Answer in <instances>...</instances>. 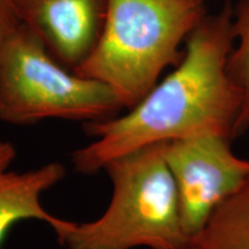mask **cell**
<instances>
[{
    "instance_id": "obj_5",
    "label": "cell",
    "mask_w": 249,
    "mask_h": 249,
    "mask_svg": "<svg viewBox=\"0 0 249 249\" xmlns=\"http://www.w3.org/2000/svg\"><path fill=\"white\" fill-rule=\"evenodd\" d=\"M231 141L205 134L165 142V160L176 182L188 238L201 231L218 205L249 179V160L233 154Z\"/></svg>"
},
{
    "instance_id": "obj_3",
    "label": "cell",
    "mask_w": 249,
    "mask_h": 249,
    "mask_svg": "<svg viewBox=\"0 0 249 249\" xmlns=\"http://www.w3.org/2000/svg\"><path fill=\"white\" fill-rule=\"evenodd\" d=\"M207 15L205 0H107L102 31L74 71L107 85L124 110L135 107Z\"/></svg>"
},
{
    "instance_id": "obj_9",
    "label": "cell",
    "mask_w": 249,
    "mask_h": 249,
    "mask_svg": "<svg viewBox=\"0 0 249 249\" xmlns=\"http://www.w3.org/2000/svg\"><path fill=\"white\" fill-rule=\"evenodd\" d=\"M232 30L234 42L227 59V74L242 95L241 111L233 128L232 139L249 128V0H236L232 6Z\"/></svg>"
},
{
    "instance_id": "obj_2",
    "label": "cell",
    "mask_w": 249,
    "mask_h": 249,
    "mask_svg": "<svg viewBox=\"0 0 249 249\" xmlns=\"http://www.w3.org/2000/svg\"><path fill=\"white\" fill-rule=\"evenodd\" d=\"M165 142L121 155L103 171L112 185L108 205L89 222L59 218L52 231L65 249H185L178 192Z\"/></svg>"
},
{
    "instance_id": "obj_7",
    "label": "cell",
    "mask_w": 249,
    "mask_h": 249,
    "mask_svg": "<svg viewBox=\"0 0 249 249\" xmlns=\"http://www.w3.org/2000/svg\"><path fill=\"white\" fill-rule=\"evenodd\" d=\"M15 158L17 148L13 143L0 140V248L18 223L38 220L52 229L60 218L45 209L43 196L65 179V165L49 161L17 172L11 170Z\"/></svg>"
},
{
    "instance_id": "obj_8",
    "label": "cell",
    "mask_w": 249,
    "mask_h": 249,
    "mask_svg": "<svg viewBox=\"0 0 249 249\" xmlns=\"http://www.w3.org/2000/svg\"><path fill=\"white\" fill-rule=\"evenodd\" d=\"M185 249H249V179L218 205Z\"/></svg>"
},
{
    "instance_id": "obj_6",
    "label": "cell",
    "mask_w": 249,
    "mask_h": 249,
    "mask_svg": "<svg viewBox=\"0 0 249 249\" xmlns=\"http://www.w3.org/2000/svg\"><path fill=\"white\" fill-rule=\"evenodd\" d=\"M20 23L71 70L88 57L104 24L107 0H14Z\"/></svg>"
},
{
    "instance_id": "obj_10",
    "label": "cell",
    "mask_w": 249,
    "mask_h": 249,
    "mask_svg": "<svg viewBox=\"0 0 249 249\" xmlns=\"http://www.w3.org/2000/svg\"><path fill=\"white\" fill-rule=\"evenodd\" d=\"M18 24L20 21L15 11L14 0H0V45Z\"/></svg>"
},
{
    "instance_id": "obj_1",
    "label": "cell",
    "mask_w": 249,
    "mask_h": 249,
    "mask_svg": "<svg viewBox=\"0 0 249 249\" xmlns=\"http://www.w3.org/2000/svg\"><path fill=\"white\" fill-rule=\"evenodd\" d=\"M234 45L232 6L205 15L185 42L181 61L126 113L85 124L91 139L71 152L77 173L95 174L105 164L155 143L217 134L232 139L242 95L227 74Z\"/></svg>"
},
{
    "instance_id": "obj_4",
    "label": "cell",
    "mask_w": 249,
    "mask_h": 249,
    "mask_svg": "<svg viewBox=\"0 0 249 249\" xmlns=\"http://www.w3.org/2000/svg\"><path fill=\"white\" fill-rule=\"evenodd\" d=\"M123 110L107 85L68 71L24 24H18L0 45V123L88 124Z\"/></svg>"
}]
</instances>
